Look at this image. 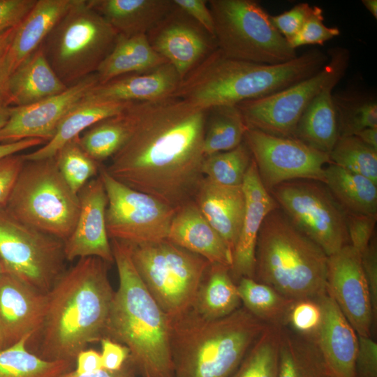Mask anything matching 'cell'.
Masks as SVG:
<instances>
[{"label": "cell", "mask_w": 377, "mask_h": 377, "mask_svg": "<svg viewBox=\"0 0 377 377\" xmlns=\"http://www.w3.org/2000/svg\"><path fill=\"white\" fill-rule=\"evenodd\" d=\"M119 276L105 337L126 346L142 377H175L170 318L142 281L128 244L110 239Z\"/></svg>", "instance_id": "277c9868"}, {"label": "cell", "mask_w": 377, "mask_h": 377, "mask_svg": "<svg viewBox=\"0 0 377 377\" xmlns=\"http://www.w3.org/2000/svg\"><path fill=\"white\" fill-rule=\"evenodd\" d=\"M377 216L347 212L350 244L360 253L368 246L375 233Z\"/></svg>", "instance_id": "bcb514c9"}, {"label": "cell", "mask_w": 377, "mask_h": 377, "mask_svg": "<svg viewBox=\"0 0 377 377\" xmlns=\"http://www.w3.org/2000/svg\"><path fill=\"white\" fill-rule=\"evenodd\" d=\"M126 110L96 123L79 136L82 149L98 163L112 158L126 142L130 121Z\"/></svg>", "instance_id": "f35d334b"}, {"label": "cell", "mask_w": 377, "mask_h": 377, "mask_svg": "<svg viewBox=\"0 0 377 377\" xmlns=\"http://www.w3.org/2000/svg\"><path fill=\"white\" fill-rule=\"evenodd\" d=\"M67 88L50 65L41 45L10 75L8 84L10 105H31Z\"/></svg>", "instance_id": "83f0119b"}, {"label": "cell", "mask_w": 377, "mask_h": 377, "mask_svg": "<svg viewBox=\"0 0 377 377\" xmlns=\"http://www.w3.org/2000/svg\"><path fill=\"white\" fill-rule=\"evenodd\" d=\"M17 27L0 33V58L5 55L8 50Z\"/></svg>", "instance_id": "94428289"}, {"label": "cell", "mask_w": 377, "mask_h": 377, "mask_svg": "<svg viewBox=\"0 0 377 377\" xmlns=\"http://www.w3.org/2000/svg\"><path fill=\"white\" fill-rule=\"evenodd\" d=\"M3 206L17 220L64 242L75 226L80 202L53 156L25 161Z\"/></svg>", "instance_id": "52a82bcc"}, {"label": "cell", "mask_w": 377, "mask_h": 377, "mask_svg": "<svg viewBox=\"0 0 377 377\" xmlns=\"http://www.w3.org/2000/svg\"><path fill=\"white\" fill-rule=\"evenodd\" d=\"M117 36L87 0H75L42 47L53 71L68 87L96 72Z\"/></svg>", "instance_id": "ba28073f"}, {"label": "cell", "mask_w": 377, "mask_h": 377, "mask_svg": "<svg viewBox=\"0 0 377 377\" xmlns=\"http://www.w3.org/2000/svg\"><path fill=\"white\" fill-rule=\"evenodd\" d=\"M10 75L5 54L0 58V103L8 106L10 105L9 102L8 84Z\"/></svg>", "instance_id": "680465c9"}, {"label": "cell", "mask_w": 377, "mask_h": 377, "mask_svg": "<svg viewBox=\"0 0 377 377\" xmlns=\"http://www.w3.org/2000/svg\"><path fill=\"white\" fill-rule=\"evenodd\" d=\"M98 84L94 73L57 95L31 105L11 106L9 119L0 130V143L29 138L41 139L46 143L67 112Z\"/></svg>", "instance_id": "ac0fdd59"}, {"label": "cell", "mask_w": 377, "mask_h": 377, "mask_svg": "<svg viewBox=\"0 0 377 377\" xmlns=\"http://www.w3.org/2000/svg\"><path fill=\"white\" fill-rule=\"evenodd\" d=\"M337 84H328L316 96L300 117L295 134V138L328 154L339 138L332 100Z\"/></svg>", "instance_id": "1f68e13d"}, {"label": "cell", "mask_w": 377, "mask_h": 377, "mask_svg": "<svg viewBox=\"0 0 377 377\" xmlns=\"http://www.w3.org/2000/svg\"><path fill=\"white\" fill-rule=\"evenodd\" d=\"M318 301L322 311L320 325L309 337L316 347L329 377H355V362L358 336L340 309L325 293Z\"/></svg>", "instance_id": "44dd1931"}, {"label": "cell", "mask_w": 377, "mask_h": 377, "mask_svg": "<svg viewBox=\"0 0 377 377\" xmlns=\"http://www.w3.org/2000/svg\"><path fill=\"white\" fill-rule=\"evenodd\" d=\"M75 0H37L18 25L6 54L10 74L43 43Z\"/></svg>", "instance_id": "484cf974"}, {"label": "cell", "mask_w": 377, "mask_h": 377, "mask_svg": "<svg viewBox=\"0 0 377 377\" xmlns=\"http://www.w3.org/2000/svg\"><path fill=\"white\" fill-rule=\"evenodd\" d=\"M339 137L355 135L367 128H377L376 96L367 91L332 93Z\"/></svg>", "instance_id": "74e56055"}, {"label": "cell", "mask_w": 377, "mask_h": 377, "mask_svg": "<svg viewBox=\"0 0 377 377\" xmlns=\"http://www.w3.org/2000/svg\"><path fill=\"white\" fill-rule=\"evenodd\" d=\"M193 200L232 253L246 208L242 186L221 185L204 177Z\"/></svg>", "instance_id": "d4e9b609"}, {"label": "cell", "mask_w": 377, "mask_h": 377, "mask_svg": "<svg viewBox=\"0 0 377 377\" xmlns=\"http://www.w3.org/2000/svg\"><path fill=\"white\" fill-rule=\"evenodd\" d=\"M326 293L358 336L371 337L376 320L360 253L350 244L328 256Z\"/></svg>", "instance_id": "2e32d148"}, {"label": "cell", "mask_w": 377, "mask_h": 377, "mask_svg": "<svg viewBox=\"0 0 377 377\" xmlns=\"http://www.w3.org/2000/svg\"><path fill=\"white\" fill-rule=\"evenodd\" d=\"M325 184L350 213L377 216V184L334 163L325 169Z\"/></svg>", "instance_id": "d6a6232c"}, {"label": "cell", "mask_w": 377, "mask_h": 377, "mask_svg": "<svg viewBox=\"0 0 377 377\" xmlns=\"http://www.w3.org/2000/svg\"><path fill=\"white\" fill-rule=\"evenodd\" d=\"M281 327L268 325L229 377H277Z\"/></svg>", "instance_id": "ab89813d"}, {"label": "cell", "mask_w": 377, "mask_h": 377, "mask_svg": "<svg viewBox=\"0 0 377 377\" xmlns=\"http://www.w3.org/2000/svg\"><path fill=\"white\" fill-rule=\"evenodd\" d=\"M327 61V54L311 49L285 63L261 64L228 57L217 47L183 77L173 96L204 110L237 105L303 80Z\"/></svg>", "instance_id": "3957f363"}, {"label": "cell", "mask_w": 377, "mask_h": 377, "mask_svg": "<svg viewBox=\"0 0 377 377\" xmlns=\"http://www.w3.org/2000/svg\"><path fill=\"white\" fill-rule=\"evenodd\" d=\"M365 279L370 293L374 318L377 320V244L376 234L368 246L360 253Z\"/></svg>", "instance_id": "681fc988"}, {"label": "cell", "mask_w": 377, "mask_h": 377, "mask_svg": "<svg viewBox=\"0 0 377 377\" xmlns=\"http://www.w3.org/2000/svg\"><path fill=\"white\" fill-rule=\"evenodd\" d=\"M237 287L242 304L252 315L267 325H287L289 311L295 301L251 278H242Z\"/></svg>", "instance_id": "e575fe53"}, {"label": "cell", "mask_w": 377, "mask_h": 377, "mask_svg": "<svg viewBox=\"0 0 377 377\" xmlns=\"http://www.w3.org/2000/svg\"><path fill=\"white\" fill-rule=\"evenodd\" d=\"M175 5L214 38V20L205 0H173Z\"/></svg>", "instance_id": "f5cc1de1"}, {"label": "cell", "mask_w": 377, "mask_h": 377, "mask_svg": "<svg viewBox=\"0 0 377 377\" xmlns=\"http://www.w3.org/2000/svg\"><path fill=\"white\" fill-rule=\"evenodd\" d=\"M181 80L174 67L165 63L147 72L128 74L98 84L85 98L120 103L158 101L173 96Z\"/></svg>", "instance_id": "603a6c76"}, {"label": "cell", "mask_w": 377, "mask_h": 377, "mask_svg": "<svg viewBox=\"0 0 377 377\" xmlns=\"http://www.w3.org/2000/svg\"><path fill=\"white\" fill-rule=\"evenodd\" d=\"M47 295L5 272L0 276V350L37 334L43 323Z\"/></svg>", "instance_id": "ffe728a7"}, {"label": "cell", "mask_w": 377, "mask_h": 377, "mask_svg": "<svg viewBox=\"0 0 377 377\" xmlns=\"http://www.w3.org/2000/svg\"><path fill=\"white\" fill-rule=\"evenodd\" d=\"M321 319L322 311L316 300H300L292 305L287 325H289L290 329L295 333L311 337L319 327Z\"/></svg>", "instance_id": "f6af8a7d"}, {"label": "cell", "mask_w": 377, "mask_h": 377, "mask_svg": "<svg viewBox=\"0 0 377 377\" xmlns=\"http://www.w3.org/2000/svg\"><path fill=\"white\" fill-rule=\"evenodd\" d=\"M0 257L5 272L47 293L64 271V242L17 220L0 205Z\"/></svg>", "instance_id": "4fadbf2b"}, {"label": "cell", "mask_w": 377, "mask_h": 377, "mask_svg": "<svg viewBox=\"0 0 377 377\" xmlns=\"http://www.w3.org/2000/svg\"><path fill=\"white\" fill-rule=\"evenodd\" d=\"M118 34H147L170 13L173 0H87Z\"/></svg>", "instance_id": "4316f807"}, {"label": "cell", "mask_w": 377, "mask_h": 377, "mask_svg": "<svg viewBox=\"0 0 377 377\" xmlns=\"http://www.w3.org/2000/svg\"><path fill=\"white\" fill-rule=\"evenodd\" d=\"M269 192L290 221L327 256L350 244L347 212L325 183L291 180Z\"/></svg>", "instance_id": "7c38bea8"}, {"label": "cell", "mask_w": 377, "mask_h": 377, "mask_svg": "<svg viewBox=\"0 0 377 377\" xmlns=\"http://www.w3.org/2000/svg\"><path fill=\"white\" fill-rule=\"evenodd\" d=\"M321 357L310 338L281 329L277 377H325Z\"/></svg>", "instance_id": "836d02e7"}, {"label": "cell", "mask_w": 377, "mask_h": 377, "mask_svg": "<svg viewBox=\"0 0 377 377\" xmlns=\"http://www.w3.org/2000/svg\"><path fill=\"white\" fill-rule=\"evenodd\" d=\"M328 256L277 207L264 219L256 248L254 279L297 301L326 293Z\"/></svg>", "instance_id": "8992f818"}, {"label": "cell", "mask_w": 377, "mask_h": 377, "mask_svg": "<svg viewBox=\"0 0 377 377\" xmlns=\"http://www.w3.org/2000/svg\"><path fill=\"white\" fill-rule=\"evenodd\" d=\"M170 325L175 377H229L268 325L242 306L213 320L188 309Z\"/></svg>", "instance_id": "5b68a950"}, {"label": "cell", "mask_w": 377, "mask_h": 377, "mask_svg": "<svg viewBox=\"0 0 377 377\" xmlns=\"http://www.w3.org/2000/svg\"><path fill=\"white\" fill-rule=\"evenodd\" d=\"M253 157L243 142L233 149L205 158L202 172L205 177L225 186H242Z\"/></svg>", "instance_id": "60d3db41"}, {"label": "cell", "mask_w": 377, "mask_h": 377, "mask_svg": "<svg viewBox=\"0 0 377 377\" xmlns=\"http://www.w3.org/2000/svg\"><path fill=\"white\" fill-rule=\"evenodd\" d=\"M131 103L90 100L84 96L64 117L54 136L40 148L22 154L24 159L35 161L53 157L66 142L80 136L96 123L121 113Z\"/></svg>", "instance_id": "f1b7e54d"}, {"label": "cell", "mask_w": 377, "mask_h": 377, "mask_svg": "<svg viewBox=\"0 0 377 377\" xmlns=\"http://www.w3.org/2000/svg\"><path fill=\"white\" fill-rule=\"evenodd\" d=\"M325 377H329L327 375H326Z\"/></svg>", "instance_id": "03108f58"}, {"label": "cell", "mask_w": 377, "mask_h": 377, "mask_svg": "<svg viewBox=\"0 0 377 377\" xmlns=\"http://www.w3.org/2000/svg\"><path fill=\"white\" fill-rule=\"evenodd\" d=\"M54 157L61 175L77 193L99 173L100 163L82 149L79 136L64 145Z\"/></svg>", "instance_id": "7bdbcfd3"}, {"label": "cell", "mask_w": 377, "mask_h": 377, "mask_svg": "<svg viewBox=\"0 0 377 377\" xmlns=\"http://www.w3.org/2000/svg\"><path fill=\"white\" fill-rule=\"evenodd\" d=\"M130 133L106 172L127 186L177 209L204 179L207 110L175 96L132 103Z\"/></svg>", "instance_id": "6da1fadb"}, {"label": "cell", "mask_w": 377, "mask_h": 377, "mask_svg": "<svg viewBox=\"0 0 377 377\" xmlns=\"http://www.w3.org/2000/svg\"><path fill=\"white\" fill-rule=\"evenodd\" d=\"M217 47L226 57L275 65L295 58L296 50L272 24L255 0H209Z\"/></svg>", "instance_id": "9c48e42d"}, {"label": "cell", "mask_w": 377, "mask_h": 377, "mask_svg": "<svg viewBox=\"0 0 377 377\" xmlns=\"http://www.w3.org/2000/svg\"><path fill=\"white\" fill-rule=\"evenodd\" d=\"M98 175L108 198L105 222L110 239L141 244L168 238L177 209L121 183L102 165Z\"/></svg>", "instance_id": "5bb4252c"}, {"label": "cell", "mask_w": 377, "mask_h": 377, "mask_svg": "<svg viewBox=\"0 0 377 377\" xmlns=\"http://www.w3.org/2000/svg\"><path fill=\"white\" fill-rule=\"evenodd\" d=\"M147 36L154 51L182 80L217 48L215 38L176 6Z\"/></svg>", "instance_id": "e0dca14e"}, {"label": "cell", "mask_w": 377, "mask_h": 377, "mask_svg": "<svg viewBox=\"0 0 377 377\" xmlns=\"http://www.w3.org/2000/svg\"><path fill=\"white\" fill-rule=\"evenodd\" d=\"M45 144L43 140L38 138L24 139L17 142L0 143V159L21 151L27 149L42 146Z\"/></svg>", "instance_id": "6f0895ef"}, {"label": "cell", "mask_w": 377, "mask_h": 377, "mask_svg": "<svg viewBox=\"0 0 377 377\" xmlns=\"http://www.w3.org/2000/svg\"><path fill=\"white\" fill-rule=\"evenodd\" d=\"M24 162L20 154L0 159V205L5 204Z\"/></svg>", "instance_id": "816d5d0a"}, {"label": "cell", "mask_w": 377, "mask_h": 377, "mask_svg": "<svg viewBox=\"0 0 377 377\" xmlns=\"http://www.w3.org/2000/svg\"><path fill=\"white\" fill-rule=\"evenodd\" d=\"M323 13L321 8L312 6L311 12L300 31L288 42L293 49L306 45H323L340 34L338 28L328 27L324 24Z\"/></svg>", "instance_id": "ee69618b"}, {"label": "cell", "mask_w": 377, "mask_h": 377, "mask_svg": "<svg viewBox=\"0 0 377 377\" xmlns=\"http://www.w3.org/2000/svg\"><path fill=\"white\" fill-rule=\"evenodd\" d=\"M328 61L314 75L268 96L244 101L237 106L248 128L284 138H294L304 110L322 89L338 83L348 66L346 48L329 50Z\"/></svg>", "instance_id": "8fae6325"}, {"label": "cell", "mask_w": 377, "mask_h": 377, "mask_svg": "<svg viewBox=\"0 0 377 377\" xmlns=\"http://www.w3.org/2000/svg\"><path fill=\"white\" fill-rule=\"evenodd\" d=\"M128 246L142 281L163 312L174 318L188 311L211 263L167 239Z\"/></svg>", "instance_id": "30bf717a"}, {"label": "cell", "mask_w": 377, "mask_h": 377, "mask_svg": "<svg viewBox=\"0 0 377 377\" xmlns=\"http://www.w3.org/2000/svg\"><path fill=\"white\" fill-rule=\"evenodd\" d=\"M242 187L246 208L242 228L232 253L230 274L237 283L244 277L254 279L258 235L267 215L279 207L263 185L253 158Z\"/></svg>", "instance_id": "7402d4cb"}, {"label": "cell", "mask_w": 377, "mask_h": 377, "mask_svg": "<svg viewBox=\"0 0 377 377\" xmlns=\"http://www.w3.org/2000/svg\"><path fill=\"white\" fill-rule=\"evenodd\" d=\"M332 163L377 184V149L355 135L339 137L329 153Z\"/></svg>", "instance_id": "b9f144b4"}, {"label": "cell", "mask_w": 377, "mask_h": 377, "mask_svg": "<svg viewBox=\"0 0 377 377\" xmlns=\"http://www.w3.org/2000/svg\"><path fill=\"white\" fill-rule=\"evenodd\" d=\"M168 63L152 48L147 34H118L116 42L95 73L98 84L119 76L147 72Z\"/></svg>", "instance_id": "f546056e"}, {"label": "cell", "mask_w": 377, "mask_h": 377, "mask_svg": "<svg viewBox=\"0 0 377 377\" xmlns=\"http://www.w3.org/2000/svg\"><path fill=\"white\" fill-rule=\"evenodd\" d=\"M242 306L237 284L228 267L211 263L189 309L198 316L213 320L227 316Z\"/></svg>", "instance_id": "4dcf8cb0"}, {"label": "cell", "mask_w": 377, "mask_h": 377, "mask_svg": "<svg viewBox=\"0 0 377 377\" xmlns=\"http://www.w3.org/2000/svg\"><path fill=\"white\" fill-rule=\"evenodd\" d=\"M31 337L0 350V377H59L70 371L73 362L46 360L31 352L27 343Z\"/></svg>", "instance_id": "8d00e7d4"}, {"label": "cell", "mask_w": 377, "mask_h": 377, "mask_svg": "<svg viewBox=\"0 0 377 377\" xmlns=\"http://www.w3.org/2000/svg\"><path fill=\"white\" fill-rule=\"evenodd\" d=\"M366 145L377 149V128H367L355 135Z\"/></svg>", "instance_id": "91938a15"}, {"label": "cell", "mask_w": 377, "mask_h": 377, "mask_svg": "<svg viewBox=\"0 0 377 377\" xmlns=\"http://www.w3.org/2000/svg\"><path fill=\"white\" fill-rule=\"evenodd\" d=\"M11 106L0 103V130L6 125L10 115Z\"/></svg>", "instance_id": "6125c7cd"}, {"label": "cell", "mask_w": 377, "mask_h": 377, "mask_svg": "<svg viewBox=\"0 0 377 377\" xmlns=\"http://www.w3.org/2000/svg\"><path fill=\"white\" fill-rule=\"evenodd\" d=\"M78 197L76 223L64 242L66 260L97 257L114 263L105 222L108 198L100 176L89 180L78 192Z\"/></svg>", "instance_id": "d6986e66"}, {"label": "cell", "mask_w": 377, "mask_h": 377, "mask_svg": "<svg viewBox=\"0 0 377 377\" xmlns=\"http://www.w3.org/2000/svg\"><path fill=\"white\" fill-rule=\"evenodd\" d=\"M37 0H0V33L17 27Z\"/></svg>", "instance_id": "f907efd6"}, {"label": "cell", "mask_w": 377, "mask_h": 377, "mask_svg": "<svg viewBox=\"0 0 377 377\" xmlns=\"http://www.w3.org/2000/svg\"><path fill=\"white\" fill-rule=\"evenodd\" d=\"M103 369L119 370L130 356L129 349L124 345L104 337L101 341Z\"/></svg>", "instance_id": "db71d44e"}, {"label": "cell", "mask_w": 377, "mask_h": 377, "mask_svg": "<svg viewBox=\"0 0 377 377\" xmlns=\"http://www.w3.org/2000/svg\"><path fill=\"white\" fill-rule=\"evenodd\" d=\"M4 272H5L4 266H3V262L1 260V258L0 257V276Z\"/></svg>", "instance_id": "e7e4bbea"}, {"label": "cell", "mask_w": 377, "mask_h": 377, "mask_svg": "<svg viewBox=\"0 0 377 377\" xmlns=\"http://www.w3.org/2000/svg\"><path fill=\"white\" fill-rule=\"evenodd\" d=\"M167 239L211 263L231 267L232 251L202 214L194 200L176 210Z\"/></svg>", "instance_id": "cb8c5ba5"}, {"label": "cell", "mask_w": 377, "mask_h": 377, "mask_svg": "<svg viewBox=\"0 0 377 377\" xmlns=\"http://www.w3.org/2000/svg\"><path fill=\"white\" fill-rule=\"evenodd\" d=\"M355 376L377 377V343L371 337L358 336Z\"/></svg>", "instance_id": "c3c4849f"}, {"label": "cell", "mask_w": 377, "mask_h": 377, "mask_svg": "<svg viewBox=\"0 0 377 377\" xmlns=\"http://www.w3.org/2000/svg\"><path fill=\"white\" fill-rule=\"evenodd\" d=\"M135 371V368L128 357L124 365L117 371L101 369L92 373L83 374H78L74 371H69L59 377H133Z\"/></svg>", "instance_id": "9f6ffc18"}, {"label": "cell", "mask_w": 377, "mask_h": 377, "mask_svg": "<svg viewBox=\"0 0 377 377\" xmlns=\"http://www.w3.org/2000/svg\"><path fill=\"white\" fill-rule=\"evenodd\" d=\"M312 10L308 3H300L289 10L275 16L271 21L279 33L289 42L302 29Z\"/></svg>", "instance_id": "7dc6e473"}, {"label": "cell", "mask_w": 377, "mask_h": 377, "mask_svg": "<svg viewBox=\"0 0 377 377\" xmlns=\"http://www.w3.org/2000/svg\"><path fill=\"white\" fill-rule=\"evenodd\" d=\"M247 128L237 105H221L207 110L205 156L235 149L243 142Z\"/></svg>", "instance_id": "d590c367"}, {"label": "cell", "mask_w": 377, "mask_h": 377, "mask_svg": "<svg viewBox=\"0 0 377 377\" xmlns=\"http://www.w3.org/2000/svg\"><path fill=\"white\" fill-rule=\"evenodd\" d=\"M108 264L97 257L80 258L57 279L46 293L38 356L73 362L88 344L105 337L114 294Z\"/></svg>", "instance_id": "7a4b0ae2"}, {"label": "cell", "mask_w": 377, "mask_h": 377, "mask_svg": "<svg viewBox=\"0 0 377 377\" xmlns=\"http://www.w3.org/2000/svg\"><path fill=\"white\" fill-rule=\"evenodd\" d=\"M76 374H89L103 369L101 353L94 350H83L76 357Z\"/></svg>", "instance_id": "11a10c76"}, {"label": "cell", "mask_w": 377, "mask_h": 377, "mask_svg": "<svg viewBox=\"0 0 377 377\" xmlns=\"http://www.w3.org/2000/svg\"><path fill=\"white\" fill-rule=\"evenodd\" d=\"M362 4L372 15V16L377 19V1L376 0H362Z\"/></svg>", "instance_id": "be15d7a7"}, {"label": "cell", "mask_w": 377, "mask_h": 377, "mask_svg": "<svg viewBox=\"0 0 377 377\" xmlns=\"http://www.w3.org/2000/svg\"><path fill=\"white\" fill-rule=\"evenodd\" d=\"M244 141L256 164L261 181L269 191L285 182L311 179L325 183L329 154L294 138L272 135L247 128Z\"/></svg>", "instance_id": "9a60e30c"}]
</instances>
